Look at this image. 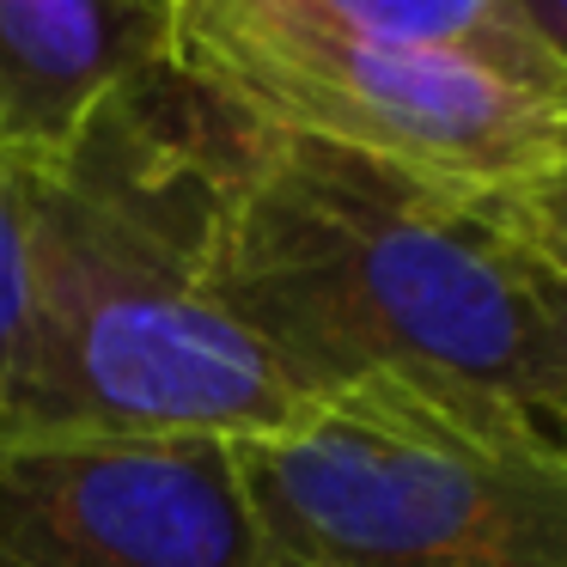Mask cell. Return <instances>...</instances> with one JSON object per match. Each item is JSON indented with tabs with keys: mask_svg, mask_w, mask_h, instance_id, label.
I'll return each mask as SVG.
<instances>
[{
	"mask_svg": "<svg viewBox=\"0 0 567 567\" xmlns=\"http://www.w3.org/2000/svg\"><path fill=\"white\" fill-rule=\"evenodd\" d=\"M226 111L159 74L50 165H19L25 318L0 440L202 433L275 440L306 384L214 299L208 189Z\"/></svg>",
	"mask_w": 567,
	"mask_h": 567,
	"instance_id": "6da1fadb",
	"label": "cell"
},
{
	"mask_svg": "<svg viewBox=\"0 0 567 567\" xmlns=\"http://www.w3.org/2000/svg\"><path fill=\"white\" fill-rule=\"evenodd\" d=\"M208 287L311 403L396 379L555 433L549 330L525 257L464 202L384 165L226 111L208 189Z\"/></svg>",
	"mask_w": 567,
	"mask_h": 567,
	"instance_id": "7a4b0ae2",
	"label": "cell"
},
{
	"mask_svg": "<svg viewBox=\"0 0 567 567\" xmlns=\"http://www.w3.org/2000/svg\"><path fill=\"white\" fill-rule=\"evenodd\" d=\"M262 567H567V440L396 379L238 440Z\"/></svg>",
	"mask_w": 567,
	"mask_h": 567,
	"instance_id": "3957f363",
	"label": "cell"
},
{
	"mask_svg": "<svg viewBox=\"0 0 567 567\" xmlns=\"http://www.w3.org/2000/svg\"><path fill=\"white\" fill-rule=\"evenodd\" d=\"M172 68L250 128L482 202L567 165V104L457 50L379 43L269 0H172Z\"/></svg>",
	"mask_w": 567,
	"mask_h": 567,
	"instance_id": "277c9868",
	"label": "cell"
},
{
	"mask_svg": "<svg viewBox=\"0 0 567 567\" xmlns=\"http://www.w3.org/2000/svg\"><path fill=\"white\" fill-rule=\"evenodd\" d=\"M0 567H262V537L226 440H0Z\"/></svg>",
	"mask_w": 567,
	"mask_h": 567,
	"instance_id": "5b68a950",
	"label": "cell"
},
{
	"mask_svg": "<svg viewBox=\"0 0 567 567\" xmlns=\"http://www.w3.org/2000/svg\"><path fill=\"white\" fill-rule=\"evenodd\" d=\"M172 74V0H0V172L50 165Z\"/></svg>",
	"mask_w": 567,
	"mask_h": 567,
	"instance_id": "8992f818",
	"label": "cell"
},
{
	"mask_svg": "<svg viewBox=\"0 0 567 567\" xmlns=\"http://www.w3.org/2000/svg\"><path fill=\"white\" fill-rule=\"evenodd\" d=\"M269 7L306 13L318 25L354 31V38L476 55L518 86L567 104V74L525 38V25L513 19V0H269Z\"/></svg>",
	"mask_w": 567,
	"mask_h": 567,
	"instance_id": "52a82bcc",
	"label": "cell"
},
{
	"mask_svg": "<svg viewBox=\"0 0 567 567\" xmlns=\"http://www.w3.org/2000/svg\"><path fill=\"white\" fill-rule=\"evenodd\" d=\"M488 233H501L506 245H518L525 257L549 262L555 275H567V165L549 177H530V184H513L501 196L464 202Z\"/></svg>",
	"mask_w": 567,
	"mask_h": 567,
	"instance_id": "ba28073f",
	"label": "cell"
},
{
	"mask_svg": "<svg viewBox=\"0 0 567 567\" xmlns=\"http://www.w3.org/2000/svg\"><path fill=\"white\" fill-rule=\"evenodd\" d=\"M19 318H25V214H19L13 172H0V391L19 348Z\"/></svg>",
	"mask_w": 567,
	"mask_h": 567,
	"instance_id": "9c48e42d",
	"label": "cell"
},
{
	"mask_svg": "<svg viewBox=\"0 0 567 567\" xmlns=\"http://www.w3.org/2000/svg\"><path fill=\"white\" fill-rule=\"evenodd\" d=\"M518 257H525V250H518ZM525 281H530V293H537L543 330H549V415H555V433L567 440V275H555L549 262L525 257Z\"/></svg>",
	"mask_w": 567,
	"mask_h": 567,
	"instance_id": "30bf717a",
	"label": "cell"
},
{
	"mask_svg": "<svg viewBox=\"0 0 567 567\" xmlns=\"http://www.w3.org/2000/svg\"><path fill=\"white\" fill-rule=\"evenodd\" d=\"M513 19L525 25V38L567 74V0H513Z\"/></svg>",
	"mask_w": 567,
	"mask_h": 567,
	"instance_id": "8fae6325",
	"label": "cell"
}]
</instances>
